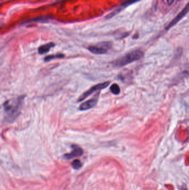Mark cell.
I'll return each instance as SVG.
<instances>
[{
    "label": "cell",
    "instance_id": "1",
    "mask_svg": "<svg viewBox=\"0 0 189 190\" xmlns=\"http://www.w3.org/2000/svg\"><path fill=\"white\" fill-rule=\"evenodd\" d=\"M24 96H20L12 100H9L4 104L6 113V120L8 122H12L19 116L22 106Z\"/></svg>",
    "mask_w": 189,
    "mask_h": 190
},
{
    "label": "cell",
    "instance_id": "2",
    "mask_svg": "<svg viewBox=\"0 0 189 190\" xmlns=\"http://www.w3.org/2000/svg\"><path fill=\"white\" fill-rule=\"evenodd\" d=\"M144 56L143 52L141 50H135L126 54L125 56L117 59L113 62L114 67H121L125 66L129 63L134 62L141 60Z\"/></svg>",
    "mask_w": 189,
    "mask_h": 190
},
{
    "label": "cell",
    "instance_id": "3",
    "mask_svg": "<svg viewBox=\"0 0 189 190\" xmlns=\"http://www.w3.org/2000/svg\"><path fill=\"white\" fill-rule=\"evenodd\" d=\"M109 84H110L109 81H106L103 83H98L97 85L93 86L92 87L90 88L89 90H88L87 91H86L85 92L83 93L81 95V96L78 99V102L82 101L83 100H85L86 98L89 96L93 93L96 92L98 90H102L103 89L107 88L109 85Z\"/></svg>",
    "mask_w": 189,
    "mask_h": 190
},
{
    "label": "cell",
    "instance_id": "4",
    "mask_svg": "<svg viewBox=\"0 0 189 190\" xmlns=\"http://www.w3.org/2000/svg\"><path fill=\"white\" fill-rule=\"evenodd\" d=\"M110 44L107 42H104L98 44L96 46H90L88 47V50L93 54H106L110 48Z\"/></svg>",
    "mask_w": 189,
    "mask_h": 190
},
{
    "label": "cell",
    "instance_id": "5",
    "mask_svg": "<svg viewBox=\"0 0 189 190\" xmlns=\"http://www.w3.org/2000/svg\"><path fill=\"white\" fill-rule=\"evenodd\" d=\"M188 11H189V4H188L184 8V9L182 10L179 14L171 21L170 24H168V26L166 27V29L168 30V29H171V27H173V26H174L175 24L178 23V22L180 20H181L185 16L188 14Z\"/></svg>",
    "mask_w": 189,
    "mask_h": 190
},
{
    "label": "cell",
    "instance_id": "6",
    "mask_svg": "<svg viewBox=\"0 0 189 190\" xmlns=\"http://www.w3.org/2000/svg\"><path fill=\"white\" fill-rule=\"evenodd\" d=\"M73 150L70 152L69 153L66 154L64 155V157L67 159V160H70L72 159L73 158H76L77 157L82 156L83 153V151L82 149L77 146H73Z\"/></svg>",
    "mask_w": 189,
    "mask_h": 190
},
{
    "label": "cell",
    "instance_id": "7",
    "mask_svg": "<svg viewBox=\"0 0 189 190\" xmlns=\"http://www.w3.org/2000/svg\"><path fill=\"white\" fill-rule=\"evenodd\" d=\"M97 102H98L97 98H93L92 99H90L82 103L79 107V109L81 111H86L88 110H89L91 108H92L93 107H94L97 105Z\"/></svg>",
    "mask_w": 189,
    "mask_h": 190
},
{
    "label": "cell",
    "instance_id": "8",
    "mask_svg": "<svg viewBox=\"0 0 189 190\" xmlns=\"http://www.w3.org/2000/svg\"><path fill=\"white\" fill-rule=\"evenodd\" d=\"M54 46H55V44L53 42H50L48 44L42 45L39 48V53L41 54H47L49 51L50 49L53 47Z\"/></svg>",
    "mask_w": 189,
    "mask_h": 190
},
{
    "label": "cell",
    "instance_id": "9",
    "mask_svg": "<svg viewBox=\"0 0 189 190\" xmlns=\"http://www.w3.org/2000/svg\"><path fill=\"white\" fill-rule=\"evenodd\" d=\"M64 57V54H52V55L47 56L46 57H44V60L46 62H48V61L53 60L54 59H63Z\"/></svg>",
    "mask_w": 189,
    "mask_h": 190
},
{
    "label": "cell",
    "instance_id": "10",
    "mask_svg": "<svg viewBox=\"0 0 189 190\" xmlns=\"http://www.w3.org/2000/svg\"><path fill=\"white\" fill-rule=\"evenodd\" d=\"M110 90L111 92L115 95H118L121 92V88L119 85L116 83H114L110 87Z\"/></svg>",
    "mask_w": 189,
    "mask_h": 190
},
{
    "label": "cell",
    "instance_id": "11",
    "mask_svg": "<svg viewBox=\"0 0 189 190\" xmlns=\"http://www.w3.org/2000/svg\"><path fill=\"white\" fill-rule=\"evenodd\" d=\"M139 1H140V0H126V1H125L123 4H122L121 8H120V9H119L121 11L123 8L126 7L127 6L131 5V4H133L135 3V2H136Z\"/></svg>",
    "mask_w": 189,
    "mask_h": 190
},
{
    "label": "cell",
    "instance_id": "12",
    "mask_svg": "<svg viewBox=\"0 0 189 190\" xmlns=\"http://www.w3.org/2000/svg\"><path fill=\"white\" fill-rule=\"evenodd\" d=\"M72 167L74 169H79L82 166V164L81 163V162L79 160H75L73 161L72 163Z\"/></svg>",
    "mask_w": 189,
    "mask_h": 190
},
{
    "label": "cell",
    "instance_id": "13",
    "mask_svg": "<svg viewBox=\"0 0 189 190\" xmlns=\"http://www.w3.org/2000/svg\"><path fill=\"white\" fill-rule=\"evenodd\" d=\"M174 0H167V2L169 5H172L173 3L174 2Z\"/></svg>",
    "mask_w": 189,
    "mask_h": 190
},
{
    "label": "cell",
    "instance_id": "14",
    "mask_svg": "<svg viewBox=\"0 0 189 190\" xmlns=\"http://www.w3.org/2000/svg\"><path fill=\"white\" fill-rule=\"evenodd\" d=\"M178 1H180V0H178Z\"/></svg>",
    "mask_w": 189,
    "mask_h": 190
}]
</instances>
